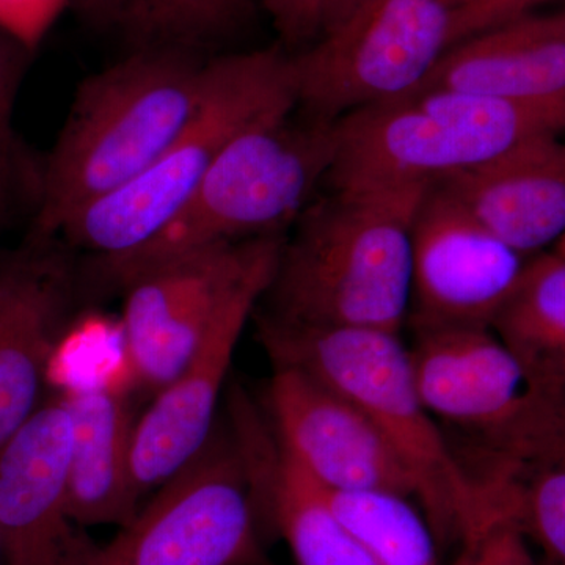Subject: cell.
I'll return each instance as SVG.
<instances>
[{"mask_svg":"<svg viewBox=\"0 0 565 565\" xmlns=\"http://www.w3.org/2000/svg\"><path fill=\"white\" fill-rule=\"evenodd\" d=\"M207 62L181 47H140L87 77L41 163L33 243H52L73 215L158 161L199 110Z\"/></svg>","mask_w":565,"mask_h":565,"instance_id":"cell-1","label":"cell"},{"mask_svg":"<svg viewBox=\"0 0 565 565\" xmlns=\"http://www.w3.org/2000/svg\"><path fill=\"white\" fill-rule=\"evenodd\" d=\"M427 189H332L282 244L267 315L401 333L412 292V230ZM262 300V302H263Z\"/></svg>","mask_w":565,"mask_h":565,"instance_id":"cell-2","label":"cell"},{"mask_svg":"<svg viewBox=\"0 0 565 565\" xmlns=\"http://www.w3.org/2000/svg\"><path fill=\"white\" fill-rule=\"evenodd\" d=\"M256 333L274 366L302 371L367 416L404 465L438 542H456L486 503L416 388L399 333L282 321L256 308Z\"/></svg>","mask_w":565,"mask_h":565,"instance_id":"cell-3","label":"cell"},{"mask_svg":"<svg viewBox=\"0 0 565 565\" xmlns=\"http://www.w3.org/2000/svg\"><path fill=\"white\" fill-rule=\"evenodd\" d=\"M296 110L236 137L148 243L117 258L93 259V282L122 291L137 275L184 253L285 234L329 177L338 143L337 120L305 111L296 117Z\"/></svg>","mask_w":565,"mask_h":565,"instance_id":"cell-4","label":"cell"},{"mask_svg":"<svg viewBox=\"0 0 565 565\" xmlns=\"http://www.w3.org/2000/svg\"><path fill=\"white\" fill-rule=\"evenodd\" d=\"M296 109L292 54L270 47L207 62L203 102L180 136L136 180L73 215L57 239L92 259L136 250L181 210L236 137Z\"/></svg>","mask_w":565,"mask_h":565,"instance_id":"cell-5","label":"cell"},{"mask_svg":"<svg viewBox=\"0 0 565 565\" xmlns=\"http://www.w3.org/2000/svg\"><path fill=\"white\" fill-rule=\"evenodd\" d=\"M332 189H429L535 137L565 131L564 104L419 90L338 118Z\"/></svg>","mask_w":565,"mask_h":565,"instance_id":"cell-6","label":"cell"},{"mask_svg":"<svg viewBox=\"0 0 565 565\" xmlns=\"http://www.w3.org/2000/svg\"><path fill=\"white\" fill-rule=\"evenodd\" d=\"M456 0H353L292 54L297 109L338 120L418 90L455 44Z\"/></svg>","mask_w":565,"mask_h":565,"instance_id":"cell-7","label":"cell"},{"mask_svg":"<svg viewBox=\"0 0 565 565\" xmlns=\"http://www.w3.org/2000/svg\"><path fill=\"white\" fill-rule=\"evenodd\" d=\"M263 512L228 419L84 565H262Z\"/></svg>","mask_w":565,"mask_h":565,"instance_id":"cell-8","label":"cell"},{"mask_svg":"<svg viewBox=\"0 0 565 565\" xmlns=\"http://www.w3.org/2000/svg\"><path fill=\"white\" fill-rule=\"evenodd\" d=\"M285 234L211 245L137 275L125 286L122 353L151 394L184 370L234 294L278 263Z\"/></svg>","mask_w":565,"mask_h":565,"instance_id":"cell-9","label":"cell"},{"mask_svg":"<svg viewBox=\"0 0 565 565\" xmlns=\"http://www.w3.org/2000/svg\"><path fill=\"white\" fill-rule=\"evenodd\" d=\"M525 255L486 228L445 189L424 193L412 230L408 319L415 332L490 327L525 269Z\"/></svg>","mask_w":565,"mask_h":565,"instance_id":"cell-10","label":"cell"},{"mask_svg":"<svg viewBox=\"0 0 565 565\" xmlns=\"http://www.w3.org/2000/svg\"><path fill=\"white\" fill-rule=\"evenodd\" d=\"M73 424L61 393L0 448V545L6 565H84L96 542L68 512Z\"/></svg>","mask_w":565,"mask_h":565,"instance_id":"cell-11","label":"cell"},{"mask_svg":"<svg viewBox=\"0 0 565 565\" xmlns=\"http://www.w3.org/2000/svg\"><path fill=\"white\" fill-rule=\"evenodd\" d=\"M277 264L245 282L212 322L184 370L154 394L134 429L131 471L139 498L154 492L202 451L218 422V403L248 319Z\"/></svg>","mask_w":565,"mask_h":565,"instance_id":"cell-12","label":"cell"},{"mask_svg":"<svg viewBox=\"0 0 565 565\" xmlns=\"http://www.w3.org/2000/svg\"><path fill=\"white\" fill-rule=\"evenodd\" d=\"M269 419L297 463L333 492L385 490L414 498L404 465L377 427L340 393L289 366H274Z\"/></svg>","mask_w":565,"mask_h":565,"instance_id":"cell-13","label":"cell"},{"mask_svg":"<svg viewBox=\"0 0 565 565\" xmlns=\"http://www.w3.org/2000/svg\"><path fill=\"white\" fill-rule=\"evenodd\" d=\"M76 291L73 264L55 241H32L0 270V448L43 405Z\"/></svg>","mask_w":565,"mask_h":565,"instance_id":"cell-14","label":"cell"},{"mask_svg":"<svg viewBox=\"0 0 565 565\" xmlns=\"http://www.w3.org/2000/svg\"><path fill=\"white\" fill-rule=\"evenodd\" d=\"M416 333L411 353L416 388L437 422L475 434L482 444L505 429L530 394L525 374L490 327Z\"/></svg>","mask_w":565,"mask_h":565,"instance_id":"cell-15","label":"cell"},{"mask_svg":"<svg viewBox=\"0 0 565 565\" xmlns=\"http://www.w3.org/2000/svg\"><path fill=\"white\" fill-rule=\"evenodd\" d=\"M226 415L264 519L277 527L297 565H377L241 386L230 388Z\"/></svg>","mask_w":565,"mask_h":565,"instance_id":"cell-16","label":"cell"},{"mask_svg":"<svg viewBox=\"0 0 565 565\" xmlns=\"http://www.w3.org/2000/svg\"><path fill=\"white\" fill-rule=\"evenodd\" d=\"M514 250L527 255L565 236V143L535 137L438 182Z\"/></svg>","mask_w":565,"mask_h":565,"instance_id":"cell-17","label":"cell"},{"mask_svg":"<svg viewBox=\"0 0 565 565\" xmlns=\"http://www.w3.org/2000/svg\"><path fill=\"white\" fill-rule=\"evenodd\" d=\"M419 90L565 103V14H525L457 41Z\"/></svg>","mask_w":565,"mask_h":565,"instance_id":"cell-18","label":"cell"},{"mask_svg":"<svg viewBox=\"0 0 565 565\" xmlns=\"http://www.w3.org/2000/svg\"><path fill=\"white\" fill-rule=\"evenodd\" d=\"M73 424L68 512L77 525H128L139 512L131 451L137 418L128 396L104 384L62 388Z\"/></svg>","mask_w":565,"mask_h":565,"instance_id":"cell-19","label":"cell"},{"mask_svg":"<svg viewBox=\"0 0 565 565\" xmlns=\"http://www.w3.org/2000/svg\"><path fill=\"white\" fill-rule=\"evenodd\" d=\"M492 330L525 374L531 392H565V256L539 253Z\"/></svg>","mask_w":565,"mask_h":565,"instance_id":"cell-20","label":"cell"},{"mask_svg":"<svg viewBox=\"0 0 565 565\" xmlns=\"http://www.w3.org/2000/svg\"><path fill=\"white\" fill-rule=\"evenodd\" d=\"M323 492L334 514L375 564L440 565L437 535L426 515L412 504L414 498L385 490Z\"/></svg>","mask_w":565,"mask_h":565,"instance_id":"cell-21","label":"cell"},{"mask_svg":"<svg viewBox=\"0 0 565 565\" xmlns=\"http://www.w3.org/2000/svg\"><path fill=\"white\" fill-rule=\"evenodd\" d=\"M234 14L236 0H128L121 25L140 47L192 51L223 35Z\"/></svg>","mask_w":565,"mask_h":565,"instance_id":"cell-22","label":"cell"},{"mask_svg":"<svg viewBox=\"0 0 565 565\" xmlns=\"http://www.w3.org/2000/svg\"><path fill=\"white\" fill-rule=\"evenodd\" d=\"M25 47L0 31V223L9 222L24 203L39 202L41 163L35 166L13 128L14 102L24 71Z\"/></svg>","mask_w":565,"mask_h":565,"instance_id":"cell-23","label":"cell"},{"mask_svg":"<svg viewBox=\"0 0 565 565\" xmlns=\"http://www.w3.org/2000/svg\"><path fill=\"white\" fill-rule=\"evenodd\" d=\"M511 467L519 522L553 565H565V468L505 460Z\"/></svg>","mask_w":565,"mask_h":565,"instance_id":"cell-24","label":"cell"},{"mask_svg":"<svg viewBox=\"0 0 565 565\" xmlns=\"http://www.w3.org/2000/svg\"><path fill=\"white\" fill-rule=\"evenodd\" d=\"M487 492L486 504L457 537L459 552L452 565H537L512 493Z\"/></svg>","mask_w":565,"mask_h":565,"instance_id":"cell-25","label":"cell"},{"mask_svg":"<svg viewBox=\"0 0 565 565\" xmlns=\"http://www.w3.org/2000/svg\"><path fill=\"white\" fill-rule=\"evenodd\" d=\"M487 455L494 459L565 468V392H530L525 407L490 441Z\"/></svg>","mask_w":565,"mask_h":565,"instance_id":"cell-26","label":"cell"},{"mask_svg":"<svg viewBox=\"0 0 565 565\" xmlns=\"http://www.w3.org/2000/svg\"><path fill=\"white\" fill-rule=\"evenodd\" d=\"M288 46H311L340 20L353 0H259ZM300 50V51H302Z\"/></svg>","mask_w":565,"mask_h":565,"instance_id":"cell-27","label":"cell"},{"mask_svg":"<svg viewBox=\"0 0 565 565\" xmlns=\"http://www.w3.org/2000/svg\"><path fill=\"white\" fill-rule=\"evenodd\" d=\"M66 0H0V31L35 46Z\"/></svg>","mask_w":565,"mask_h":565,"instance_id":"cell-28","label":"cell"},{"mask_svg":"<svg viewBox=\"0 0 565 565\" xmlns=\"http://www.w3.org/2000/svg\"><path fill=\"white\" fill-rule=\"evenodd\" d=\"M555 0H473L457 11L455 43L493 25L533 13Z\"/></svg>","mask_w":565,"mask_h":565,"instance_id":"cell-29","label":"cell"},{"mask_svg":"<svg viewBox=\"0 0 565 565\" xmlns=\"http://www.w3.org/2000/svg\"><path fill=\"white\" fill-rule=\"evenodd\" d=\"M128 0H74L81 13L93 24H121Z\"/></svg>","mask_w":565,"mask_h":565,"instance_id":"cell-30","label":"cell"},{"mask_svg":"<svg viewBox=\"0 0 565 565\" xmlns=\"http://www.w3.org/2000/svg\"><path fill=\"white\" fill-rule=\"evenodd\" d=\"M555 250L565 256V236L557 243Z\"/></svg>","mask_w":565,"mask_h":565,"instance_id":"cell-31","label":"cell"},{"mask_svg":"<svg viewBox=\"0 0 565 565\" xmlns=\"http://www.w3.org/2000/svg\"><path fill=\"white\" fill-rule=\"evenodd\" d=\"M457 3H459L460 9L462 7L467 6V3L473 2V0H456Z\"/></svg>","mask_w":565,"mask_h":565,"instance_id":"cell-32","label":"cell"},{"mask_svg":"<svg viewBox=\"0 0 565 565\" xmlns=\"http://www.w3.org/2000/svg\"><path fill=\"white\" fill-rule=\"evenodd\" d=\"M3 563L2 545H0V564Z\"/></svg>","mask_w":565,"mask_h":565,"instance_id":"cell-33","label":"cell"},{"mask_svg":"<svg viewBox=\"0 0 565 565\" xmlns=\"http://www.w3.org/2000/svg\"><path fill=\"white\" fill-rule=\"evenodd\" d=\"M565 14V13H564Z\"/></svg>","mask_w":565,"mask_h":565,"instance_id":"cell-34","label":"cell"}]
</instances>
